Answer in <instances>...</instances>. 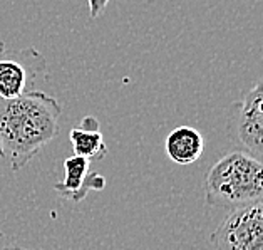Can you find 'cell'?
Listing matches in <instances>:
<instances>
[{"instance_id":"4fadbf2b","label":"cell","mask_w":263,"mask_h":250,"mask_svg":"<svg viewBox=\"0 0 263 250\" xmlns=\"http://www.w3.org/2000/svg\"><path fill=\"white\" fill-rule=\"evenodd\" d=\"M4 239V234H2V230H0V240H2Z\"/></svg>"},{"instance_id":"30bf717a","label":"cell","mask_w":263,"mask_h":250,"mask_svg":"<svg viewBox=\"0 0 263 250\" xmlns=\"http://www.w3.org/2000/svg\"><path fill=\"white\" fill-rule=\"evenodd\" d=\"M2 250H27V248H22V247H15V245H12V247H5Z\"/></svg>"},{"instance_id":"8992f818","label":"cell","mask_w":263,"mask_h":250,"mask_svg":"<svg viewBox=\"0 0 263 250\" xmlns=\"http://www.w3.org/2000/svg\"><path fill=\"white\" fill-rule=\"evenodd\" d=\"M64 178L54 185V190L61 197L72 202H82L89 191H101L106 187V178L91 170V162L78 155L64 159Z\"/></svg>"},{"instance_id":"9c48e42d","label":"cell","mask_w":263,"mask_h":250,"mask_svg":"<svg viewBox=\"0 0 263 250\" xmlns=\"http://www.w3.org/2000/svg\"><path fill=\"white\" fill-rule=\"evenodd\" d=\"M109 2H111V0H87L89 15H91V19H98L102 14V12L106 10Z\"/></svg>"},{"instance_id":"3957f363","label":"cell","mask_w":263,"mask_h":250,"mask_svg":"<svg viewBox=\"0 0 263 250\" xmlns=\"http://www.w3.org/2000/svg\"><path fill=\"white\" fill-rule=\"evenodd\" d=\"M220 250H263V200L233 208L211 234Z\"/></svg>"},{"instance_id":"7c38bea8","label":"cell","mask_w":263,"mask_h":250,"mask_svg":"<svg viewBox=\"0 0 263 250\" xmlns=\"http://www.w3.org/2000/svg\"><path fill=\"white\" fill-rule=\"evenodd\" d=\"M0 158H5V155H4V150H2V145H0Z\"/></svg>"},{"instance_id":"ba28073f","label":"cell","mask_w":263,"mask_h":250,"mask_svg":"<svg viewBox=\"0 0 263 250\" xmlns=\"http://www.w3.org/2000/svg\"><path fill=\"white\" fill-rule=\"evenodd\" d=\"M164 150L173 163L191 165L201 158L204 151V138L196 128L178 126L166 136Z\"/></svg>"},{"instance_id":"8fae6325","label":"cell","mask_w":263,"mask_h":250,"mask_svg":"<svg viewBox=\"0 0 263 250\" xmlns=\"http://www.w3.org/2000/svg\"><path fill=\"white\" fill-rule=\"evenodd\" d=\"M2 50H5V44L0 41V52H2Z\"/></svg>"},{"instance_id":"277c9868","label":"cell","mask_w":263,"mask_h":250,"mask_svg":"<svg viewBox=\"0 0 263 250\" xmlns=\"http://www.w3.org/2000/svg\"><path fill=\"white\" fill-rule=\"evenodd\" d=\"M47 67V61L35 47L0 52V99H15L34 91L37 76Z\"/></svg>"},{"instance_id":"52a82bcc","label":"cell","mask_w":263,"mask_h":250,"mask_svg":"<svg viewBox=\"0 0 263 250\" xmlns=\"http://www.w3.org/2000/svg\"><path fill=\"white\" fill-rule=\"evenodd\" d=\"M69 139L72 143L74 155L87 159V162H99L107 156V145L101 133V124L94 116H84L79 126H76L69 133Z\"/></svg>"},{"instance_id":"7a4b0ae2","label":"cell","mask_w":263,"mask_h":250,"mask_svg":"<svg viewBox=\"0 0 263 250\" xmlns=\"http://www.w3.org/2000/svg\"><path fill=\"white\" fill-rule=\"evenodd\" d=\"M210 207L238 208L263 200V162L245 151H232L211 166L204 178Z\"/></svg>"},{"instance_id":"6da1fadb","label":"cell","mask_w":263,"mask_h":250,"mask_svg":"<svg viewBox=\"0 0 263 250\" xmlns=\"http://www.w3.org/2000/svg\"><path fill=\"white\" fill-rule=\"evenodd\" d=\"M61 114L59 101L42 91L0 99V145L12 171L27 166L59 134Z\"/></svg>"},{"instance_id":"5b68a950","label":"cell","mask_w":263,"mask_h":250,"mask_svg":"<svg viewBox=\"0 0 263 250\" xmlns=\"http://www.w3.org/2000/svg\"><path fill=\"white\" fill-rule=\"evenodd\" d=\"M230 130L243 151L263 162V78L233 104Z\"/></svg>"}]
</instances>
